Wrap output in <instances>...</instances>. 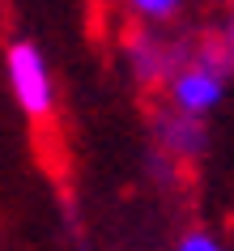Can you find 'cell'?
Returning a JSON list of instances; mask_svg holds the SVG:
<instances>
[{
  "label": "cell",
  "instance_id": "obj_1",
  "mask_svg": "<svg viewBox=\"0 0 234 251\" xmlns=\"http://www.w3.org/2000/svg\"><path fill=\"white\" fill-rule=\"evenodd\" d=\"M119 60L141 90H166V81L192 60V34L187 30H141L128 26L119 39Z\"/></svg>",
  "mask_w": 234,
  "mask_h": 251
},
{
  "label": "cell",
  "instance_id": "obj_2",
  "mask_svg": "<svg viewBox=\"0 0 234 251\" xmlns=\"http://www.w3.org/2000/svg\"><path fill=\"white\" fill-rule=\"evenodd\" d=\"M4 77H9L13 102L22 106L26 119L43 124V119L55 115V77H52V64H47L39 43H30V39L9 43L4 47Z\"/></svg>",
  "mask_w": 234,
  "mask_h": 251
},
{
  "label": "cell",
  "instance_id": "obj_3",
  "mask_svg": "<svg viewBox=\"0 0 234 251\" xmlns=\"http://www.w3.org/2000/svg\"><path fill=\"white\" fill-rule=\"evenodd\" d=\"M149 141H154L149 153L179 171V166H192V162H200L208 153V124L179 115L170 106H154L149 111Z\"/></svg>",
  "mask_w": 234,
  "mask_h": 251
},
{
  "label": "cell",
  "instance_id": "obj_4",
  "mask_svg": "<svg viewBox=\"0 0 234 251\" xmlns=\"http://www.w3.org/2000/svg\"><path fill=\"white\" fill-rule=\"evenodd\" d=\"M226 90H230V81L205 68L200 60H187V64L166 81V90H162V106L170 111H179V115H192V119H205L226 102Z\"/></svg>",
  "mask_w": 234,
  "mask_h": 251
},
{
  "label": "cell",
  "instance_id": "obj_5",
  "mask_svg": "<svg viewBox=\"0 0 234 251\" xmlns=\"http://www.w3.org/2000/svg\"><path fill=\"white\" fill-rule=\"evenodd\" d=\"M192 60L234 81V4L226 13H217L200 34H192Z\"/></svg>",
  "mask_w": 234,
  "mask_h": 251
},
{
  "label": "cell",
  "instance_id": "obj_6",
  "mask_svg": "<svg viewBox=\"0 0 234 251\" xmlns=\"http://www.w3.org/2000/svg\"><path fill=\"white\" fill-rule=\"evenodd\" d=\"M187 9L192 0H119V13L128 17V26L141 30H179Z\"/></svg>",
  "mask_w": 234,
  "mask_h": 251
},
{
  "label": "cell",
  "instance_id": "obj_7",
  "mask_svg": "<svg viewBox=\"0 0 234 251\" xmlns=\"http://www.w3.org/2000/svg\"><path fill=\"white\" fill-rule=\"evenodd\" d=\"M175 251H230L226 247V238L217 230H208V226H192V230H183Z\"/></svg>",
  "mask_w": 234,
  "mask_h": 251
},
{
  "label": "cell",
  "instance_id": "obj_8",
  "mask_svg": "<svg viewBox=\"0 0 234 251\" xmlns=\"http://www.w3.org/2000/svg\"><path fill=\"white\" fill-rule=\"evenodd\" d=\"M230 4H234V0H230Z\"/></svg>",
  "mask_w": 234,
  "mask_h": 251
}]
</instances>
